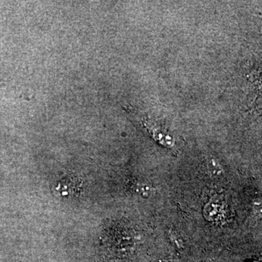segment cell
Returning a JSON list of instances; mask_svg holds the SVG:
<instances>
[{"mask_svg":"<svg viewBox=\"0 0 262 262\" xmlns=\"http://www.w3.org/2000/svg\"><path fill=\"white\" fill-rule=\"evenodd\" d=\"M145 125L151 135L154 137L155 140L158 141L162 145L165 146H173L174 139L173 136L168 134L166 130H164L160 127L155 126L153 124L150 123L149 121H147Z\"/></svg>","mask_w":262,"mask_h":262,"instance_id":"1","label":"cell"},{"mask_svg":"<svg viewBox=\"0 0 262 262\" xmlns=\"http://www.w3.org/2000/svg\"><path fill=\"white\" fill-rule=\"evenodd\" d=\"M253 262H255V261H253Z\"/></svg>","mask_w":262,"mask_h":262,"instance_id":"4","label":"cell"},{"mask_svg":"<svg viewBox=\"0 0 262 262\" xmlns=\"http://www.w3.org/2000/svg\"><path fill=\"white\" fill-rule=\"evenodd\" d=\"M207 170L211 177L220 178L224 174V170L220 164L215 159L211 158L206 161Z\"/></svg>","mask_w":262,"mask_h":262,"instance_id":"2","label":"cell"},{"mask_svg":"<svg viewBox=\"0 0 262 262\" xmlns=\"http://www.w3.org/2000/svg\"><path fill=\"white\" fill-rule=\"evenodd\" d=\"M136 192L140 194L141 196L145 198H149L155 195V189L149 184L141 183L136 186Z\"/></svg>","mask_w":262,"mask_h":262,"instance_id":"3","label":"cell"}]
</instances>
